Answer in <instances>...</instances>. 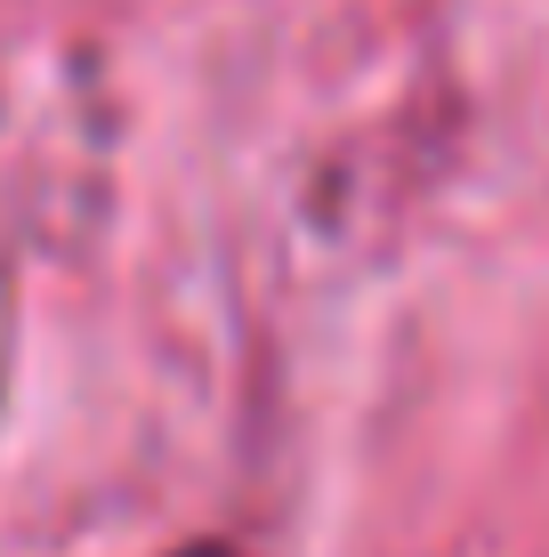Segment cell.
I'll return each instance as SVG.
<instances>
[{"instance_id": "cell-1", "label": "cell", "mask_w": 549, "mask_h": 557, "mask_svg": "<svg viewBox=\"0 0 549 557\" xmlns=\"http://www.w3.org/2000/svg\"><path fill=\"white\" fill-rule=\"evenodd\" d=\"M178 557H226V549H211V542H202V549H178Z\"/></svg>"}]
</instances>
